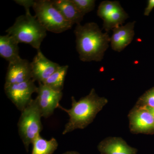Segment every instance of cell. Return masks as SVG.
<instances>
[{
  "instance_id": "7c38bea8",
  "label": "cell",
  "mask_w": 154,
  "mask_h": 154,
  "mask_svg": "<svg viewBox=\"0 0 154 154\" xmlns=\"http://www.w3.org/2000/svg\"><path fill=\"white\" fill-rule=\"evenodd\" d=\"M100 154H137L138 150L128 144L123 139L119 137H108L98 144Z\"/></svg>"
},
{
  "instance_id": "ac0fdd59",
  "label": "cell",
  "mask_w": 154,
  "mask_h": 154,
  "mask_svg": "<svg viewBox=\"0 0 154 154\" xmlns=\"http://www.w3.org/2000/svg\"><path fill=\"white\" fill-rule=\"evenodd\" d=\"M120 5L118 1H103L98 7L97 15L104 21Z\"/></svg>"
},
{
  "instance_id": "cb8c5ba5",
  "label": "cell",
  "mask_w": 154,
  "mask_h": 154,
  "mask_svg": "<svg viewBox=\"0 0 154 154\" xmlns=\"http://www.w3.org/2000/svg\"><path fill=\"white\" fill-rule=\"evenodd\" d=\"M63 154H81L79 153L76 151H67L66 152L64 153Z\"/></svg>"
},
{
  "instance_id": "e0dca14e",
  "label": "cell",
  "mask_w": 154,
  "mask_h": 154,
  "mask_svg": "<svg viewBox=\"0 0 154 154\" xmlns=\"http://www.w3.org/2000/svg\"><path fill=\"white\" fill-rule=\"evenodd\" d=\"M68 68V65L60 66L53 74L42 84L54 91L62 92L63 89L65 79Z\"/></svg>"
},
{
  "instance_id": "7402d4cb",
  "label": "cell",
  "mask_w": 154,
  "mask_h": 154,
  "mask_svg": "<svg viewBox=\"0 0 154 154\" xmlns=\"http://www.w3.org/2000/svg\"><path fill=\"white\" fill-rule=\"evenodd\" d=\"M154 8V0H149L148 1L147 6L145 9L144 15L145 16H149Z\"/></svg>"
},
{
  "instance_id": "30bf717a",
  "label": "cell",
  "mask_w": 154,
  "mask_h": 154,
  "mask_svg": "<svg viewBox=\"0 0 154 154\" xmlns=\"http://www.w3.org/2000/svg\"><path fill=\"white\" fill-rule=\"evenodd\" d=\"M33 79L31 63L20 58L9 63L5 77V85L19 84Z\"/></svg>"
},
{
  "instance_id": "d6986e66",
  "label": "cell",
  "mask_w": 154,
  "mask_h": 154,
  "mask_svg": "<svg viewBox=\"0 0 154 154\" xmlns=\"http://www.w3.org/2000/svg\"><path fill=\"white\" fill-rule=\"evenodd\" d=\"M78 10L82 14L85 15L94 10L96 1L94 0H72Z\"/></svg>"
},
{
  "instance_id": "277c9868",
  "label": "cell",
  "mask_w": 154,
  "mask_h": 154,
  "mask_svg": "<svg viewBox=\"0 0 154 154\" xmlns=\"http://www.w3.org/2000/svg\"><path fill=\"white\" fill-rule=\"evenodd\" d=\"M35 16L47 31L60 33L71 29L73 25L65 19L51 0L35 1Z\"/></svg>"
},
{
  "instance_id": "3957f363",
  "label": "cell",
  "mask_w": 154,
  "mask_h": 154,
  "mask_svg": "<svg viewBox=\"0 0 154 154\" xmlns=\"http://www.w3.org/2000/svg\"><path fill=\"white\" fill-rule=\"evenodd\" d=\"M6 32L19 43L30 45L37 50L40 49L42 42L47 36V30L30 12L17 17Z\"/></svg>"
},
{
  "instance_id": "ffe728a7",
  "label": "cell",
  "mask_w": 154,
  "mask_h": 154,
  "mask_svg": "<svg viewBox=\"0 0 154 154\" xmlns=\"http://www.w3.org/2000/svg\"><path fill=\"white\" fill-rule=\"evenodd\" d=\"M140 107H154V87L149 89L139 98L136 105Z\"/></svg>"
},
{
  "instance_id": "5b68a950",
  "label": "cell",
  "mask_w": 154,
  "mask_h": 154,
  "mask_svg": "<svg viewBox=\"0 0 154 154\" xmlns=\"http://www.w3.org/2000/svg\"><path fill=\"white\" fill-rule=\"evenodd\" d=\"M42 114L36 99H32L22 111L18 122L19 133L26 150L42 129Z\"/></svg>"
},
{
  "instance_id": "5bb4252c",
  "label": "cell",
  "mask_w": 154,
  "mask_h": 154,
  "mask_svg": "<svg viewBox=\"0 0 154 154\" xmlns=\"http://www.w3.org/2000/svg\"><path fill=\"white\" fill-rule=\"evenodd\" d=\"M19 42L8 34L0 36V56L9 63L16 61L19 55Z\"/></svg>"
},
{
  "instance_id": "2e32d148",
  "label": "cell",
  "mask_w": 154,
  "mask_h": 154,
  "mask_svg": "<svg viewBox=\"0 0 154 154\" xmlns=\"http://www.w3.org/2000/svg\"><path fill=\"white\" fill-rule=\"evenodd\" d=\"M128 18V14L120 5L107 19L103 21V28L106 32L108 33L110 30L121 26Z\"/></svg>"
},
{
  "instance_id": "9a60e30c",
  "label": "cell",
  "mask_w": 154,
  "mask_h": 154,
  "mask_svg": "<svg viewBox=\"0 0 154 154\" xmlns=\"http://www.w3.org/2000/svg\"><path fill=\"white\" fill-rule=\"evenodd\" d=\"M32 144L33 149L31 154H53L58 146L54 138L48 140L42 137L40 135L35 138Z\"/></svg>"
},
{
  "instance_id": "603a6c76",
  "label": "cell",
  "mask_w": 154,
  "mask_h": 154,
  "mask_svg": "<svg viewBox=\"0 0 154 154\" xmlns=\"http://www.w3.org/2000/svg\"><path fill=\"white\" fill-rule=\"evenodd\" d=\"M142 107H144V108H145L146 110H147L152 114L154 118V107H149V106H143Z\"/></svg>"
},
{
  "instance_id": "44dd1931",
  "label": "cell",
  "mask_w": 154,
  "mask_h": 154,
  "mask_svg": "<svg viewBox=\"0 0 154 154\" xmlns=\"http://www.w3.org/2000/svg\"><path fill=\"white\" fill-rule=\"evenodd\" d=\"M14 1L19 5L23 6L26 12H30V8L33 7L35 2L33 0H16Z\"/></svg>"
},
{
  "instance_id": "6da1fadb",
  "label": "cell",
  "mask_w": 154,
  "mask_h": 154,
  "mask_svg": "<svg viewBox=\"0 0 154 154\" xmlns=\"http://www.w3.org/2000/svg\"><path fill=\"white\" fill-rule=\"evenodd\" d=\"M74 32L80 60L101 61L110 43L108 33H103L95 22L77 25Z\"/></svg>"
},
{
  "instance_id": "7a4b0ae2",
  "label": "cell",
  "mask_w": 154,
  "mask_h": 154,
  "mask_svg": "<svg viewBox=\"0 0 154 154\" xmlns=\"http://www.w3.org/2000/svg\"><path fill=\"white\" fill-rule=\"evenodd\" d=\"M72 107L66 109L60 105L58 108L65 111L69 116L63 134L72 132L77 129H83L93 122L96 115L108 103V100L100 97L94 88L85 97L77 101L74 96L72 98Z\"/></svg>"
},
{
  "instance_id": "9c48e42d",
  "label": "cell",
  "mask_w": 154,
  "mask_h": 154,
  "mask_svg": "<svg viewBox=\"0 0 154 154\" xmlns=\"http://www.w3.org/2000/svg\"><path fill=\"white\" fill-rule=\"evenodd\" d=\"M31 63L33 79L43 83L60 66L59 64L48 59L41 50H37Z\"/></svg>"
},
{
  "instance_id": "ba28073f",
  "label": "cell",
  "mask_w": 154,
  "mask_h": 154,
  "mask_svg": "<svg viewBox=\"0 0 154 154\" xmlns=\"http://www.w3.org/2000/svg\"><path fill=\"white\" fill-rule=\"evenodd\" d=\"M36 99L41 111L42 116L47 118L58 108L59 102L62 98V92L52 90L44 84L39 83Z\"/></svg>"
},
{
  "instance_id": "4fadbf2b",
  "label": "cell",
  "mask_w": 154,
  "mask_h": 154,
  "mask_svg": "<svg viewBox=\"0 0 154 154\" xmlns=\"http://www.w3.org/2000/svg\"><path fill=\"white\" fill-rule=\"evenodd\" d=\"M53 4L56 8L72 25H79L85 15L80 12L72 0H54Z\"/></svg>"
},
{
  "instance_id": "8992f818",
  "label": "cell",
  "mask_w": 154,
  "mask_h": 154,
  "mask_svg": "<svg viewBox=\"0 0 154 154\" xmlns=\"http://www.w3.org/2000/svg\"><path fill=\"white\" fill-rule=\"evenodd\" d=\"M38 87L33 79L19 84L5 85V93L16 107L22 111L30 103L31 96L37 92Z\"/></svg>"
},
{
  "instance_id": "8fae6325",
  "label": "cell",
  "mask_w": 154,
  "mask_h": 154,
  "mask_svg": "<svg viewBox=\"0 0 154 154\" xmlns=\"http://www.w3.org/2000/svg\"><path fill=\"white\" fill-rule=\"evenodd\" d=\"M135 22V21L128 22L125 25L113 29L110 44L113 51L121 52L131 43L134 36Z\"/></svg>"
},
{
  "instance_id": "52a82bcc",
  "label": "cell",
  "mask_w": 154,
  "mask_h": 154,
  "mask_svg": "<svg viewBox=\"0 0 154 154\" xmlns=\"http://www.w3.org/2000/svg\"><path fill=\"white\" fill-rule=\"evenodd\" d=\"M128 116L129 128L131 133L136 134H153L154 118L145 108L135 105Z\"/></svg>"
}]
</instances>
